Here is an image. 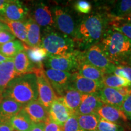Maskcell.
<instances>
[{
	"label": "cell",
	"instance_id": "6da1fadb",
	"mask_svg": "<svg viewBox=\"0 0 131 131\" xmlns=\"http://www.w3.org/2000/svg\"><path fill=\"white\" fill-rule=\"evenodd\" d=\"M109 22V18L104 14H94L85 16L77 24L73 41L86 49L98 45L108 28Z\"/></svg>",
	"mask_w": 131,
	"mask_h": 131
},
{
	"label": "cell",
	"instance_id": "7a4b0ae2",
	"mask_svg": "<svg viewBox=\"0 0 131 131\" xmlns=\"http://www.w3.org/2000/svg\"><path fill=\"white\" fill-rule=\"evenodd\" d=\"M98 45L114 64H127L131 55V40L122 33L107 28Z\"/></svg>",
	"mask_w": 131,
	"mask_h": 131
},
{
	"label": "cell",
	"instance_id": "3957f363",
	"mask_svg": "<svg viewBox=\"0 0 131 131\" xmlns=\"http://www.w3.org/2000/svg\"><path fill=\"white\" fill-rule=\"evenodd\" d=\"M3 98H8L25 106L38 100L37 78L34 73L16 77L2 93Z\"/></svg>",
	"mask_w": 131,
	"mask_h": 131
},
{
	"label": "cell",
	"instance_id": "277c9868",
	"mask_svg": "<svg viewBox=\"0 0 131 131\" xmlns=\"http://www.w3.org/2000/svg\"><path fill=\"white\" fill-rule=\"evenodd\" d=\"M41 47L48 55L53 56H63L75 50V43L72 38L53 30L44 32L41 37Z\"/></svg>",
	"mask_w": 131,
	"mask_h": 131
},
{
	"label": "cell",
	"instance_id": "5b68a950",
	"mask_svg": "<svg viewBox=\"0 0 131 131\" xmlns=\"http://www.w3.org/2000/svg\"><path fill=\"white\" fill-rule=\"evenodd\" d=\"M83 52L75 50L72 53L63 56L49 55L45 61L44 65L47 69L68 72L76 71L82 60ZM75 72V71H74Z\"/></svg>",
	"mask_w": 131,
	"mask_h": 131
},
{
	"label": "cell",
	"instance_id": "8992f818",
	"mask_svg": "<svg viewBox=\"0 0 131 131\" xmlns=\"http://www.w3.org/2000/svg\"><path fill=\"white\" fill-rule=\"evenodd\" d=\"M83 60L100 70L104 74H110L114 64L102 51L98 45L88 47L83 52Z\"/></svg>",
	"mask_w": 131,
	"mask_h": 131
},
{
	"label": "cell",
	"instance_id": "52a82bcc",
	"mask_svg": "<svg viewBox=\"0 0 131 131\" xmlns=\"http://www.w3.org/2000/svg\"><path fill=\"white\" fill-rule=\"evenodd\" d=\"M51 11L55 27L62 34L73 39L77 24L75 22L72 16L60 7H54Z\"/></svg>",
	"mask_w": 131,
	"mask_h": 131
},
{
	"label": "cell",
	"instance_id": "ba28073f",
	"mask_svg": "<svg viewBox=\"0 0 131 131\" xmlns=\"http://www.w3.org/2000/svg\"><path fill=\"white\" fill-rule=\"evenodd\" d=\"M36 76L37 78L38 100L49 111L52 103L58 96L46 77L45 70L36 74Z\"/></svg>",
	"mask_w": 131,
	"mask_h": 131
},
{
	"label": "cell",
	"instance_id": "9c48e42d",
	"mask_svg": "<svg viewBox=\"0 0 131 131\" xmlns=\"http://www.w3.org/2000/svg\"><path fill=\"white\" fill-rule=\"evenodd\" d=\"M45 75L55 92L60 96L59 97H62L65 90L69 86L72 73L68 72L47 69L45 70Z\"/></svg>",
	"mask_w": 131,
	"mask_h": 131
},
{
	"label": "cell",
	"instance_id": "30bf717a",
	"mask_svg": "<svg viewBox=\"0 0 131 131\" xmlns=\"http://www.w3.org/2000/svg\"><path fill=\"white\" fill-rule=\"evenodd\" d=\"M30 18L44 29V32L53 30L55 27L51 10L43 3H38L34 6Z\"/></svg>",
	"mask_w": 131,
	"mask_h": 131
},
{
	"label": "cell",
	"instance_id": "8fae6325",
	"mask_svg": "<svg viewBox=\"0 0 131 131\" xmlns=\"http://www.w3.org/2000/svg\"><path fill=\"white\" fill-rule=\"evenodd\" d=\"M69 86L81 94H91L97 93L103 85L101 82L88 79L80 75L77 72H74L72 73Z\"/></svg>",
	"mask_w": 131,
	"mask_h": 131
},
{
	"label": "cell",
	"instance_id": "7c38bea8",
	"mask_svg": "<svg viewBox=\"0 0 131 131\" xmlns=\"http://www.w3.org/2000/svg\"><path fill=\"white\" fill-rule=\"evenodd\" d=\"M29 12L28 8L21 1L9 0L4 14L5 21L24 22L28 18Z\"/></svg>",
	"mask_w": 131,
	"mask_h": 131
},
{
	"label": "cell",
	"instance_id": "4fadbf2b",
	"mask_svg": "<svg viewBox=\"0 0 131 131\" xmlns=\"http://www.w3.org/2000/svg\"><path fill=\"white\" fill-rule=\"evenodd\" d=\"M49 117L58 125L63 127L67 120L73 115L63 102V97L58 96L49 109Z\"/></svg>",
	"mask_w": 131,
	"mask_h": 131
},
{
	"label": "cell",
	"instance_id": "5bb4252c",
	"mask_svg": "<svg viewBox=\"0 0 131 131\" xmlns=\"http://www.w3.org/2000/svg\"><path fill=\"white\" fill-rule=\"evenodd\" d=\"M22 104L8 98H3L0 102V123L9 124L14 116L22 110Z\"/></svg>",
	"mask_w": 131,
	"mask_h": 131
},
{
	"label": "cell",
	"instance_id": "9a60e30c",
	"mask_svg": "<svg viewBox=\"0 0 131 131\" xmlns=\"http://www.w3.org/2000/svg\"><path fill=\"white\" fill-rule=\"evenodd\" d=\"M103 104V103L100 99L97 93L83 94L76 115L96 114Z\"/></svg>",
	"mask_w": 131,
	"mask_h": 131
},
{
	"label": "cell",
	"instance_id": "2e32d148",
	"mask_svg": "<svg viewBox=\"0 0 131 131\" xmlns=\"http://www.w3.org/2000/svg\"><path fill=\"white\" fill-rule=\"evenodd\" d=\"M96 114L101 119L117 124L126 122L128 119L121 108L109 104H103Z\"/></svg>",
	"mask_w": 131,
	"mask_h": 131
},
{
	"label": "cell",
	"instance_id": "e0dca14e",
	"mask_svg": "<svg viewBox=\"0 0 131 131\" xmlns=\"http://www.w3.org/2000/svg\"><path fill=\"white\" fill-rule=\"evenodd\" d=\"M23 110L34 123H44L49 117L48 111L38 100L27 103Z\"/></svg>",
	"mask_w": 131,
	"mask_h": 131
},
{
	"label": "cell",
	"instance_id": "ac0fdd59",
	"mask_svg": "<svg viewBox=\"0 0 131 131\" xmlns=\"http://www.w3.org/2000/svg\"><path fill=\"white\" fill-rule=\"evenodd\" d=\"M97 94L103 104L114 106L121 109L122 104L126 99L117 89L104 86L100 89Z\"/></svg>",
	"mask_w": 131,
	"mask_h": 131
},
{
	"label": "cell",
	"instance_id": "d6986e66",
	"mask_svg": "<svg viewBox=\"0 0 131 131\" xmlns=\"http://www.w3.org/2000/svg\"><path fill=\"white\" fill-rule=\"evenodd\" d=\"M16 77L14 58H10L0 63V94H2L10 82Z\"/></svg>",
	"mask_w": 131,
	"mask_h": 131
},
{
	"label": "cell",
	"instance_id": "ffe728a7",
	"mask_svg": "<svg viewBox=\"0 0 131 131\" xmlns=\"http://www.w3.org/2000/svg\"><path fill=\"white\" fill-rule=\"evenodd\" d=\"M15 71L16 76L34 73L35 67L30 61L25 50L19 52L14 58Z\"/></svg>",
	"mask_w": 131,
	"mask_h": 131
},
{
	"label": "cell",
	"instance_id": "44dd1931",
	"mask_svg": "<svg viewBox=\"0 0 131 131\" xmlns=\"http://www.w3.org/2000/svg\"><path fill=\"white\" fill-rule=\"evenodd\" d=\"M24 47L29 59L35 67L34 74L39 70L45 69L43 62L48 57L46 50L42 47H30L24 45Z\"/></svg>",
	"mask_w": 131,
	"mask_h": 131
},
{
	"label": "cell",
	"instance_id": "7402d4cb",
	"mask_svg": "<svg viewBox=\"0 0 131 131\" xmlns=\"http://www.w3.org/2000/svg\"><path fill=\"white\" fill-rule=\"evenodd\" d=\"M27 30V45L30 47H41L40 27L30 17L24 21Z\"/></svg>",
	"mask_w": 131,
	"mask_h": 131
},
{
	"label": "cell",
	"instance_id": "603a6c76",
	"mask_svg": "<svg viewBox=\"0 0 131 131\" xmlns=\"http://www.w3.org/2000/svg\"><path fill=\"white\" fill-rule=\"evenodd\" d=\"M83 94L69 86L64 92L63 97V102L66 107L72 113L73 115H76L77 112L80 105Z\"/></svg>",
	"mask_w": 131,
	"mask_h": 131
},
{
	"label": "cell",
	"instance_id": "cb8c5ba5",
	"mask_svg": "<svg viewBox=\"0 0 131 131\" xmlns=\"http://www.w3.org/2000/svg\"><path fill=\"white\" fill-rule=\"evenodd\" d=\"M75 72H77L80 75L88 79L100 82L102 81L103 77L105 75L95 67L83 61V57L76 71Z\"/></svg>",
	"mask_w": 131,
	"mask_h": 131
},
{
	"label": "cell",
	"instance_id": "d4e9b609",
	"mask_svg": "<svg viewBox=\"0 0 131 131\" xmlns=\"http://www.w3.org/2000/svg\"><path fill=\"white\" fill-rule=\"evenodd\" d=\"M9 124L15 131H30L34 125V123L23 109L11 118Z\"/></svg>",
	"mask_w": 131,
	"mask_h": 131
},
{
	"label": "cell",
	"instance_id": "484cf974",
	"mask_svg": "<svg viewBox=\"0 0 131 131\" xmlns=\"http://www.w3.org/2000/svg\"><path fill=\"white\" fill-rule=\"evenodd\" d=\"M79 126L84 131H94L97 129L99 116L96 114L77 115Z\"/></svg>",
	"mask_w": 131,
	"mask_h": 131
},
{
	"label": "cell",
	"instance_id": "4316f807",
	"mask_svg": "<svg viewBox=\"0 0 131 131\" xmlns=\"http://www.w3.org/2000/svg\"><path fill=\"white\" fill-rule=\"evenodd\" d=\"M24 50L23 43L18 40H14L0 45V54L6 58H14L19 52Z\"/></svg>",
	"mask_w": 131,
	"mask_h": 131
},
{
	"label": "cell",
	"instance_id": "83f0119b",
	"mask_svg": "<svg viewBox=\"0 0 131 131\" xmlns=\"http://www.w3.org/2000/svg\"><path fill=\"white\" fill-rule=\"evenodd\" d=\"M101 83L104 86L114 89H118L122 87L131 88V83L130 81L126 78L114 74L104 75Z\"/></svg>",
	"mask_w": 131,
	"mask_h": 131
},
{
	"label": "cell",
	"instance_id": "f1b7e54d",
	"mask_svg": "<svg viewBox=\"0 0 131 131\" xmlns=\"http://www.w3.org/2000/svg\"><path fill=\"white\" fill-rule=\"evenodd\" d=\"M9 30L15 38H18L19 40L25 42L27 45V30L26 25L22 21H5Z\"/></svg>",
	"mask_w": 131,
	"mask_h": 131
},
{
	"label": "cell",
	"instance_id": "f546056e",
	"mask_svg": "<svg viewBox=\"0 0 131 131\" xmlns=\"http://www.w3.org/2000/svg\"><path fill=\"white\" fill-rule=\"evenodd\" d=\"M131 9V0L118 1L107 15L109 18H118L126 15Z\"/></svg>",
	"mask_w": 131,
	"mask_h": 131
},
{
	"label": "cell",
	"instance_id": "4dcf8cb0",
	"mask_svg": "<svg viewBox=\"0 0 131 131\" xmlns=\"http://www.w3.org/2000/svg\"><path fill=\"white\" fill-rule=\"evenodd\" d=\"M109 26L110 28L122 33L131 40V24L115 19H109Z\"/></svg>",
	"mask_w": 131,
	"mask_h": 131
},
{
	"label": "cell",
	"instance_id": "1f68e13d",
	"mask_svg": "<svg viewBox=\"0 0 131 131\" xmlns=\"http://www.w3.org/2000/svg\"><path fill=\"white\" fill-rule=\"evenodd\" d=\"M110 74L122 77L131 83V66L128 64L115 65L111 70Z\"/></svg>",
	"mask_w": 131,
	"mask_h": 131
},
{
	"label": "cell",
	"instance_id": "d6a6232c",
	"mask_svg": "<svg viewBox=\"0 0 131 131\" xmlns=\"http://www.w3.org/2000/svg\"><path fill=\"white\" fill-rule=\"evenodd\" d=\"M98 131H124V128L121 124L109 122L100 118L97 126Z\"/></svg>",
	"mask_w": 131,
	"mask_h": 131
},
{
	"label": "cell",
	"instance_id": "836d02e7",
	"mask_svg": "<svg viewBox=\"0 0 131 131\" xmlns=\"http://www.w3.org/2000/svg\"><path fill=\"white\" fill-rule=\"evenodd\" d=\"M64 131H84L80 128L77 115H72L69 118L63 126Z\"/></svg>",
	"mask_w": 131,
	"mask_h": 131
},
{
	"label": "cell",
	"instance_id": "e575fe53",
	"mask_svg": "<svg viewBox=\"0 0 131 131\" xmlns=\"http://www.w3.org/2000/svg\"><path fill=\"white\" fill-rule=\"evenodd\" d=\"M74 8L78 12L87 14L91 12L92 6L91 3L88 1L84 0H79L75 3Z\"/></svg>",
	"mask_w": 131,
	"mask_h": 131
},
{
	"label": "cell",
	"instance_id": "d590c367",
	"mask_svg": "<svg viewBox=\"0 0 131 131\" xmlns=\"http://www.w3.org/2000/svg\"><path fill=\"white\" fill-rule=\"evenodd\" d=\"M45 123V131H64L63 127L52 121L48 117Z\"/></svg>",
	"mask_w": 131,
	"mask_h": 131
},
{
	"label": "cell",
	"instance_id": "8d00e7d4",
	"mask_svg": "<svg viewBox=\"0 0 131 131\" xmlns=\"http://www.w3.org/2000/svg\"><path fill=\"white\" fill-rule=\"evenodd\" d=\"M14 40H15V37L10 30L0 31V45H3Z\"/></svg>",
	"mask_w": 131,
	"mask_h": 131
},
{
	"label": "cell",
	"instance_id": "74e56055",
	"mask_svg": "<svg viewBox=\"0 0 131 131\" xmlns=\"http://www.w3.org/2000/svg\"><path fill=\"white\" fill-rule=\"evenodd\" d=\"M122 109L127 118L131 119V95L126 98L122 104Z\"/></svg>",
	"mask_w": 131,
	"mask_h": 131
},
{
	"label": "cell",
	"instance_id": "f35d334b",
	"mask_svg": "<svg viewBox=\"0 0 131 131\" xmlns=\"http://www.w3.org/2000/svg\"><path fill=\"white\" fill-rule=\"evenodd\" d=\"M117 91L125 98L131 95V88L130 87H122L118 88Z\"/></svg>",
	"mask_w": 131,
	"mask_h": 131
},
{
	"label": "cell",
	"instance_id": "ab89813d",
	"mask_svg": "<svg viewBox=\"0 0 131 131\" xmlns=\"http://www.w3.org/2000/svg\"><path fill=\"white\" fill-rule=\"evenodd\" d=\"M30 131H45V123H34Z\"/></svg>",
	"mask_w": 131,
	"mask_h": 131
},
{
	"label": "cell",
	"instance_id": "60d3db41",
	"mask_svg": "<svg viewBox=\"0 0 131 131\" xmlns=\"http://www.w3.org/2000/svg\"><path fill=\"white\" fill-rule=\"evenodd\" d=\"M9 0H0V15L4 17V14L6 10V6L8 3Z\"/></svg>",
	"mask_w": 131,
	"mask_h": 131
},
{
	"label": "cell",
	"instance_id": "b9f144b4",
	"mask_svg": "<svg viewBox=\"0 0 131 131\" xmlns=\"http://www.w3.org/2000/svg\"><path fill=\"white\" fill-rule=\"evenodd\" d=\"M109 19H115V20H118L119 21H122V22L126 23L131 24V14L126 15L123 16L122 18H109Z\"/></svg>",
	"mask_w": 131,
	"mask_h": 131
},
{
	"label": "cell",
	"instance_id": "7bdbcfd3",
	"mask_svg": "<svg viewBox=\"0 0 131 131\" xmlns=\"http://www.w3.org/2000/svg\"><path fill=\"white\" fill-rule=\"evenodd\" d=\"M0 131H14V129L9 124L0 123Z\"/></svg>",
	"mask_w": 131,
	"mask_h": 131
},
{
	"label": "cell",
	"instance_id": "ee69618b",
	"mask_svg": "<svg viewBox=\"0 0 131 131\" xmlns=\"http://www.w3.org/2000/svg\"><path fill=\"white\" fill-rule=\"evenodd\" d=\"M4 30H9V27H8L7 24L5 23L0 21V31Z\"/></svg>",
	"mask_w": 131,
	"mask_h": 131
},
{
	"label": "cell",
	"instance_id": "f6af8a7d",
	"mask_svg": "<svg viewBox=\"0 0 131 131\" xmlns=\"http://www.w3.org/2000/svg\"><path fill=\"white\" fill-rule=\"evenodd\" d=\"M10 58H6V57H5L3 56V55H1V54H0V63H2V62L6 61V60H8V59Z\"/></svg>",
	"mask_w": 131,
	"mask_h": 131
},
{
	"label": "cell",
	"instance_id": "bcb514c9",
	"mask_svg": "<svg viewBox=\"0 0 131 131\" xmlns=\"http://www.w3.org/2000/svg\"><path fill=\"white\" fill-rule=\"evenodd\" d=\"M127 64H128L131 66V55L129 56V57L127 60Z\"/></svg>",
	"mask_w": 131,
	"mask_h": 131
},
{
	"label": "cell",
	"instance_id": "7dc6e473",
	"mask_svg": "<svg viewBox=\"0 0 131 131\" xmlns=\"http://www.w3.org/2000/svg\"><path fill=\"white\" fill-rule=\"evenodd\" d=\"M0 21H3V22H5V19L3 17V16H2L1 15H0Z\"/></svg>",
	"mask_w": 131,
	"mask_h": 131
},
{
	"label": "cell",
	"instance_id": "c3c4849f",
	"mask_svg": "<svg viewBox=\"0 0 131 131\" xmlns=\"http://www.w3.org/2000/svg\"><path fill=\"white\" fill-rule=\"evenodd\" d=\"M2 98H3V97H2V94H0V102H1V100H2Z\"/></svg>",
	"mask_w": 131,
	"mask_h": 131
},
{
	"label": "cell",
	"instance_id": "681fc988",
	"mask_svg": "<svg viewBox=\"0 0 131 131\" xmlns=\"http://www.w3.org/2000/svg\"><path fill=\"white\" fill-rule=\"evenodd\" d=\"M128 14H131V9L130 10H129V12H128V14H127V15Z\"/></svg>",
	"mask_w": 131,
	"mask_h": 131
},
{
	"label": "cell",
	"instance_id": "f907efd6",
	"mask_svg": "<svg viewBox=\"0 0 131 131\" xmlns=\"http://www.w3.org/2000/svg\"><path fill=\"white\" fill-rule=\"evenodd\" d=\"M94 131H98V130H94Z\"/></svg>",
	"mask_w": 131,
	"mask_h": 131
}]
</instances>
